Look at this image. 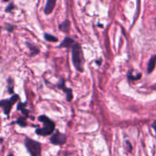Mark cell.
Listing matches in <instances>:
<instances>
[{
	"label": "cell",
	"instance_id": "6da1fadb",
	"mask_svg": "<svg viewBox=\"0 0 156 156\" xmlns=\"http://www.w3.org/2000/svg\"><path fill=\"white\" fill-rule=\"evenodd\" d=\"M72 59L73 63L76 69L79 72H83L84 68V56L81 46L76 43L72 47Z\"/></svg>",
	"mask_w": 156,
	"mask_h": 156
},
{
	"label": "cell",
	"instance_id": "7a4b0ae2",
	"mask_svg": "<svg viewBox=\"0 0 156 156\" xmlns=\"http://www.w3.org/2000/svg\"><path fill=\"white\" fill-rule=\"evenodd\" d=\"M38 120L44 123V127L36 129V133L37 135L46 136L53 133L55 129V123L52 120L44 115L40 116L38 117Z\"/></svg>",
	"mask_w": 156,
	"mask_h": 156
},
{
	"label": "cell",
	"instance_id": "3957f363",
	"mask_svg": "<svg viewBox=\"0 0 156 156\" xmlns=\"http://www.w3.org/2000/svg\"><path fill=\"white\" fill-rule=\"evenodd\" d=\"M24 145L30 156H40L41 153V145L38 142L30 138H25Z\"/></svg>",
	"mask_w": 156,
	"mask_h": 156
},
{
	"label": "cell",
	"instance_id": "277c9868",
	"mask_svg": "<svg viewBox=\"0 0 156 156\" xmlns=\"http://www.w3.org/2000/svg\"><path fill=\"white\" fill-rule=\"evenodd\" d=\"M18 99H19V97H18V94H14L9 100L0 101V107L2 108L5 114H6L8 117H9V113H10L11 109H12V107L13 106L15 102H17Z\"/></svg>",
	"mask_w": 156,
	"mask_h": 156
},
{
	"label": "cell",
	"instance_id": "5b68a950",
	"mask_svg": "<svg viewBox=\"0 0 156 156\" xmlns=\"http://www.w3.org/2000/svg\"><path fill=\"white\" fill-rule=\"evenodd\" d=\"M50 143L56 146H62L65 144L66 142V136L63 133H61L59 131H56L54 134L50 139Z\"/></svg>",
	"mask_w": 156,
	"mask_h": 156
},
{
	"label": "cell",
	"instance_id": "8992f818",
	"mask_svg": "<svg viewBox=\"0 0 156 156\" xmlns=\"http://www.w3.org/2000/svg\"><path fill=\"white\" fill-rule=\"evenodd\" d=\"M58 87H59V88H61V89L63 90V91L66 93L67 101H70L73 99V91H72V89L66 88V87L65 86V80H64V79H62V80H61V82H59V85H58Z\"/></svg>",
	"mask_w": 156,
	"mask_h": 156
},
{
	"label": "cell",
	"instance_id": "52a82bcc",
	"mask_svg": "<svg viewBox=\"0 0 156 156\" xmlns=\"http://www.w3.org/2000/svg\"><path fill=\"white\" fill-rule=\"evenodd\" d=\"M56 0H47L45 9H44V12L46 15H50L53 12L55 5H56Z\"/></svg>",
	"mask_w": 156,
	"mask_h": 156
},
{
	"label": "cell",
	"instance_id": "ba28073f",
	"mask_svg": "<svg viewBox=\"0 0 156 156\" xmlns=\"http://www.w3.org/2000/svg\"><path fill=\"white\" fill-rule=\"evenodd\" d=\"M76 42H75L72 38L66 37L63 40L62 43H61L60 45L59 46V47H66V48H69V47H73V46L76 44Z\"/></svg>",
	"mask_w": 156,
	"mask_h": 156
},
{
	"label": "cell",
	"instance_id": "9c48e42d",
	"mask_svg": "<svg viewBox=\"0 0 156 156\" xmlns=\"http://www.w3.org/2000/svg\"><path fill=\"white\" fill-rule=\"evenodd\" d=\"M156 65V55L152 56L151 59H149V64H148V68H147V73H151L153 69H155Z\"/></svg>",
	"mask_w": 156,
	"mask_h": 156
},
{
	"label": "cell",
	"instance_id": "30bf717a",
	"mask_svg": "<svg viewBox=\"0 0 156 156\" xmlns=\"http://www.w3.org/2000/svg\"><path fill=\"white\" fill-rule=\"evenodd\" d=\"M59 30H62V31L65 32V33H67V32L69 31L70 28V22L69 20H66L63 22L61 23L59 25Z\"/></svg>",
	"mask_w": 156,
	"mask_h": 156
},
{
	"label": "cell",
	"instance_id": "8fae6325",
	"mask_svg": "<svg viewBox=\"0 0 156 156\" xmlns=\"http://www.w3.org/2000/svg\"><path fill=\"white\" fill-rule=\"evenodd\" d=\"M25 105L26 104L19 103L18 105V108H17V109L21 111V112L23 113V114H24L26 117H28V111H27V110L25 109Z\"/></svg>",
	"mask_w": 156,
	"mask_h": 156
},
{
	"label": "cell",
	"instance_id": "7c38bea8",
	"mask_svg": "<svg viewBox=\"0 0 156 156\" xmlns=\"http://www.w3.org/2000/svg\"><path fill=\"white\" fill-rule=\"evenodd\" d=\"M44 38H45L47 41H50V42H57L58 41L57 37L53 36V35L48 34H44Z\"/></svg>",
	"mask_w": 156,
	"mask_h": 156
},
{
	"label": "cell",
	"instance_id": "4fadbf2b",
	"mask_svg": "<svg viewBox=\"0 0 156 156\" xmlns=\"http://www.w3.org/2000/svg\"><path fill=\"white\" fill-rule=\"evenodd\" d=\"M16 123H18V125H20L21 126H23V127L26 126V125H27V123H26V120L24 117H19V118L17 120Z\"/></svg>",
	"mask_w": 156,
	"mask_h": 156
},
{
	"label": "cell",
	"instance_id": "5bb4252c",
	"mask_svg": "<svg viewBox=\"0 0 156 156\" xmlns=\"http://www.w3.org/2000/svg\"><path fill=\"white\" fill-rule=\"evenodd\" d=\"M30 47V56H34V55H36L39 53V49L37 48L36 47H31V46H29Z\"/></svg>",
	"mask_w": 156,
	"mask_h": 156
},
{
	"label": "cell",
	"instance_id": "9a60e30c",
	"mask_svg": "<svg viewBox=\"0 0 156 156\" xmlns=\"http://www.w3.org/2000/svg\"><path fill=\"white\" fill-rule=\"evenodd\" d=\"M140 77H141V74L137 75L136 76H134L130 74L128 75V78H129V79H130V80H137V79H140Z\"/></svg>",
	"mask_w": 156,
	"mask_h": 156
},
{
	"label": "cell",
	"instance_id": "2e32d148",
	"mask_svg": "<svg viewBox=\"0 0 156 156\" xmlns=\"http://www.w3.org/2000/svg\"><path fill=\"white\" fill-rule=\"evenodd\" d=\"M13 9H14V5H13V4L12 3V4H10L7 7V9H6V12H10V11H12Z\"/></svg>",
	"mask_w": 156,
	"mask_h": 156
},
{
	"label": "cell",
	"instance_id": "e0dca14e",
	"mask_svg": "<svg viewBox=\"0 0 156 156\" xmlns=\"http://www.w3.org/2000/svg\"><path fill=\"white\" fill-rule=\"evenodd\" d=\"M152 128L155 129V131L156 133V120H155V121L153 122V123H152Z\"/></svg>",
	"mask_w": 156,
	"mask_h": 156
},
{
	"label": "cell",
	"instance_id": "ac0fdd59",
	"mask_svg": "<svg viewBox=\"0 0 156 156\" xmlns=\"http://www.w3.org/2000/svg\"><path fill=\"white\" fill-rule=\"evenodd\" d=\"M126 144L128 145V147H129V151H131V149H132V146H131L130 143H129V142H126Z\"/></svg>",
	"mask_w": 156,
	"mask_h": 156
},
{
	"label": "cell",
	"instance_id": "d6986e66",
	"mask_svg": "<svg viewBox=\"0 0 156 156\" xmlns=\"http://www.w3.org/2000/svg\"><path fill=\"white\" fill-rule=\"evenodd\" d=\"M3 1H4V2H8V1H9V0H3Z\"/></svg>",
	"mask_w": 156,
	"mask_h": 156
},
{
	"label": "cell",
	"instance_id": "ffe728a7",
	"mask_svg": "<svg viewBox=\"0 0 156 156\" xmlns=\"http://www.w3.org/2000/svg\"><path fill=\"white\" fill-rule=\"evenodd\" d=\"M8 156H12V155H9Z\"/></svg>",
	"mask_w": 156,
	"mask_h": 156
}]
</instances>
